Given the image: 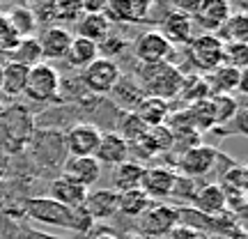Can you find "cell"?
<instances>
[{
	"label": "cell",
	"instance_id": "cell-29",
	"mask_svg": "<svg viewBox=\"0 0 248 239\" xmlns=\"http://www.w3.org/2000/svg\"><path fill=\"white\" fill-rule=\"evenodd\" d=\"M9 62H18L23 67H35L42 62V48L37 37H26V39H18V44L9 51Z\"/></svg>",
	"mask_w": 248,
	"mask_h": 239
},
{
	"label": "cell",
	"instance_id": "cell-41",
	"mask_svg": "<svg viewBox=\"0 0 248 239\" xmlns=\"http://www.w3.org/2000/svg\"><path fill=\"white\" fill-rule=\"evenodd\" d=\"M124 239H145V237H140V235H129V237H124Z\"/></svg>",
	"mask_w": 248,
	"mask_h": 239
},
{
	"label": "cell",
	"instance_id": "cell-32",
	"mask_svg": "<svg viewBox=\"0 0 248 239\" xmlns=\"http://www.w3.org/2000/svg\"><path fill=\"white\" fill-rule=\"evenodd\" d=\"M188 115H191V122H193L195 131H209V129H216V120H214V108L212 101L204 99V101H198V104H191L186 106Z\"/></svg>",
	"mask_w": 248,
	"mask_h": 239
},
{
	"label": "cell",
	"instance_id": "cell-20",
	"mask_svg": "<svg viewBox=\"0 0 248 239\" xmlns=\"http://www.w3.org/2000/svg\"><path fill=\"white\" fill-rule=\"evenodd\" d=\"M191 203H193V209H198L200 214H207V216H221L228 209L225 193H223L221 184H216V182L200 186Z\"/></svg>",
	"mask_w": 248,
	"mask_h": 239
},
{
	"label": "cell",
	"instance_id": "cell-6",
	"mask_svg": "<svg viewBox=\"0 0 248 239\" xmlns=\"http://www.w3.org/2000/svg\"><path fill=\"white\" fill-rule=\"evenodd\" d=\"M188 53H191V62L200 71H214L216 67L223 64V42L221 37L212 35V32H202L191 39L188 44Z\"/></svg>",
	"mask_w": 248,
	"mask_h": 239
},
{
	"label": "cell",
	"instance_id": "cell-35",
	"mask_svg": "<svg viewBox=\"0 0 248 239\" xmlns=\"http://www.w3.org/2000/svg\"><path fill=\"white\" fill-rule=\"evenodd\" d=\"M120 129H122V136L124 141H126V145H131V143H136L138 138H142L145 133H147V127L138 120V117L133 115V113H126V115L122 117V124H120Z\"/></svg>",
	"mask_w": 248,
	"mask_h": 239
},
{
	"label": "cell",
	"instance_id": "cell-23",
	"mask_svg": "<svg viewBox=\"0 0 248 239\" xmlns=\"http://www.w3.org/2000/svg\"><path fill=\"white\" fill-rule=\"evenodd\" d=\"M142 170H145V166L140 161H124V163L115 166L113 168V191L115 193H124V191L140 189Z\"/></svg>",
	"mask_w": 248,
	"mask_h": 239
},
{
	"label": "cell",
	"instance_id": "cell-22",
	"mask_svg": "<svg viewBox=\"0 0 248 239\" xmlns=\"http://www.w3.org/2000/svg\"><path fill=\"white\" fill-rule=\"evenodd\" d=\"M28 83V67L18 62H7L0 67V92L7 97H18L26 92Z\"/></svg>",
	"mask_w": 248,
	"mask_h": 239
},
{
	"label": "cell",
	"instance_id": "cell-5",
	"mask_svg": "<svg viewBox=\"0 0 248 239\" xmlns=\"http://www.w3.org/2000/svg\"><path fill=\"white\" fill-rule=\"evenodd\" d=\"M120 79H122V71L113 58H97L83 69V83L94 95H110Z\"/></svg>",
	"mask_w": 248,
	"mask_h": 239
},
{
	"label": "cell",
	"instance_id": "cell-15",
	"mask_svg": "<svg viewBox=\"0 0 248 239\" xmlns=\"http://www.w3.org/2000/svg\"><path fill=\"white\" fill-rule=\"evenodd\" d=\"M74 35H71V30L62 26H51L46 28L42 37L37 39L39 42V48H42V58L46 60H64V55L69 51V44Z\"/></svg>",
	"mask_w": 248,
	"mask_h": 239
},
{
	"label": "cell",
	"instance_id": "cell-11",
	"mask_svg": "<svg viewBox=\"0 0 248 239\" xmlns=\"http://www.w3.org/2000/svg\"><path fill=\"white\" fill-rule=\"evenodd\" d=\"M62 177L90 189L101 177V166L94 157H69L62 163Z\"/></svg>",
	"mask_w": 248,
	"mask_h": 239
},
{
	"label": "cell",
	"instance_id": "cell-25",
	"mask_svg": "<svg viewBox=\"0 0 248 239\" xmlns=\"http://www.w3.org/2000/svg\"><path fill=\"white\" fill-rule=\"evenodd\" d=\"M97 58H99V46L94 42H90V39H83V37H74L69 44V51L64 55L67 64L74 67V69H85Z\"/></svg>",
	"mask_w": 248,
	"mask_h": 239
},
{
	"label": "cell",
	"instance_id": "cell-36",
	"mask_svg": "<svg viewBox=\"0 0 248 239\" xmlns=\"http://www.w3.org/2000/svg\"><path fill=\"white\" fill-rule=\"evenodd\" d=\"M55 21H69V23H78V18L83 16L80 2H55Z\"/></svg>",
	"mask_w": 248,
	"mask_h": 239
},
{
	"label": "cell",
	"instance_id": "cell-28",
	"mask_svg": "<svg viewBox=\"0 0 248 239\" xmlns=\"http://www.w3.org/2000/svg\"><path fill=\"white\" fill-rule=\"evenodd\" d=\"M9 28L14 30V35L18 39H26V37H32L37 30V14L30 7H14L9 9L7 14Z\"/></svg>",
	"mask_w": 248,
	"mask_h": 239
},
{
	"label": "cell",
	"instance_id": "cell-18",
	"mask_svg": "<svg viewBox=\"0 0 248 239\" xmlns=\"http://www.w3.org/2000/svg\"><path fill=\"white\" fill-rule=\"evenodd\" d=\"M207 85L212 90V97L216 95H232L237 90H244V80H246V71L232 69V67H216L214 71H209L207 76Z\"/></svg>",
	"mask_w": 248,
	"mask_h": 239
},
{
	"label": "cell",
	"instance_id": "cell-31",
	"mask_svg": "<svg viewBox=\"0 0 248 239\" xmlns=\"http://www.w3.org/2000/svg\"><path fill=\"white\" fill-rule=\"evenodd\" d=\"M209 101H212V108H214L216 127L230 124L232 117L237 115V111H239V101L232 95H216V97H209Z\"/></svg>",
	"mask_w": 248,
	"mask_h": 239
},
{
	"label": "cell",
	"instance_id": "cell-17",
	"mask_svg": "<svg viewBox=\"0 0 248 239\" xmlns=\"http://www.w3.org/2000/svg\"><path fill=\"white\" fill-rule=\"evenodd\" d=\"M48 198H53L55 203L64 205V207H69V209H83L85 198H88V189L60 175V177L53 179L51 186H48Z\"/></svg>",
	"mask_w": 248,
	"mask_h": 239
},
{
	"label": "cell",
	"instance_id": "cell-14",
	"mask_svg": "<svg viewBox=\"0 0 248 239\" xmlns=\"http://www.w3.org/2000/svg\"><path fill=\"white\" fill-rule=\"evenodd\" d=\"M152 9H154V5L147 0H113V2H106L104 16L108 21L138 23V21H147Z\"/></svg>",
	"mask_w": 248,
	"mask_h": 239
},
{
	"label": "cell",
	"instance_id": "cell-37",
	"mask_svg": "<svg viewBox=\"0 0 248 239\" xmlns=\"http://www.w3.org/2000/svg\"><path fill=\"white\" fill-rule=\"evenodd\" d=\"M198 189H200V186H195V182L191 177L177 175V177H175V186H172V193L170 195H175V198H179V200H188V203H191Z\"/></svg>",
	"mask_w": 248,
	"mask_h": 239
},
{
	"label": "cell",
	"instance_id": "cell-9",
	"mask_svg": "<svg viewBox=\"0 0 248 239\" xmlns=\"http://www.w3.org/2000/svg\"><path fill=\"white\" fill-rule=\"evenodd\" d=\"M101 138V129L92 122H78L64 133V145L69 157H94V150Z\"/></svg>",
	"mask_w": 248,
	"mask_h": 239
},
{
	"label": "cell",
	"instance_id": "cell-13",
	"mask_svg": "<svg viewBox=\"0 0 248 239\" xmlns=\"http://www.w3.org/2000/svg\"><path fill=\"white\" fill-rule=\"evenodd\" d=\"M129 152L131 147L126 145L120 133L115 131H108V133H101L99 138V145L94 150V159L99 161V166H120L124 161H129Z\"/></svg>",
	"mask_w": 248,
	"mask_h": 239
},
{
	"label": "cell",
	"instance_id": "cell-30",
	"mask_svg": "<svg viewBox=\"0 0 248 239\" xmlns=\"http://www.w3.org/2000/svg\"><path fill=\"white\" fill-rule=\"evenodd\" d=\"M216 37H221V42H239V44H248V14L239 12V14H230V18L225 21V26L216 32Z\"/></svg>",
	"mask_w": 248,
	"mask_h": 239
},
{
	"label": "cell",
	"instance_id": "cell-42",
	"mask_svg": "<svg viewBox=\"0 0 248 239\" xmlns=\"http://www.w3.org/2000/svg\"><path fill=\"white\" fill-rule=\"evenodd\" d=\"M2 111H5V108H2V106H0V115H2Z\"/></svg>",
	"mask_w": 248,
	"mask_h": 239
},
{
	"label": "cell",
	"instance_id": "cell-27",
	"mask_svg": "<svg viewBox=\"0 0 248 239\" xmlns=\"http://www.w3.org/2000/svg\"><path fill=\"white\" fill-rule=\"evenodd\" d=\"M177 97L184 101L186 106H191V104H198V101L209 99L212 97V90L207 85V79H204V76L195 74V76H184Z\"/></svg>",
	"mask_w": 248,
	"mask_h": 239
},
{
	"label": "cell",
	"instance_id": "cell-33",
	"mask_svg": "<svg viewBox=\"0 0 248 239\" xmlns=\"http://www.w3.org/2000/svg\"><path fill=\"white\" fill-rule=\"evenodd\" d=\"M223 64L232 69L246 71L248 67V44L239 42H225L223 44Z\"/></svg>",
	"mask_w": 248,
	"mask_h": 239
},
{
	"label": "cell",
	"instance_id": "cell-2",
	"mask_svg": "<svg viewBox=\"0 0 248 239\" xmlns=\"http://www.w3.org/2000/svg\"><path fill=\"white\" fill-rule=\"evenodd\" d=\"M138 79H140V88L147 92L145 97L168 101L179 95L184 74L170 62H159V64H140Z\"/></svg>",
	"mask_w": 248,
	"mask_h": 239
},
{
	"label": "cell",
	"instance_id": "cell-16",
	"mask_svg": "<svg viewBox=\"0 0 248 239\" xmlns=\"http://www.w3.org/2000/svg\"><path fill=\"white\" fill-rule=\"evenodd\" d=\"M159 32L166 37L172 46L175 44L188 46L191 39H193V21H191V16H186V14L177 12V9H172L170 14L163 16Z\"/></svg>",
	"mask_w": 248,
	"mask_h": 239
},
{
	"label": "cell",
	"instance_id": "cell-12",
	"mask_svg": "<svg viewBox=\"0 0 248 239\" xmlns=\"http://www.w3.org/2000/svg\"><path fill=\"white\" fill-rule=\"evenodd\" d=\"M230 14H232V7L225 0H204V2H200L198 12L191 18H195V26H200L204 32L216 35L225 26V21L230 18Z\"/></svg>",
	"mask_w": 248,
	"mask_h": 239
},
{
	"label": "cell",
	"instance_id": "cell-34",
	"mask_svg": "<svg viewBox=\"0 0 248 239\" xmlns=\"http://www.w3.org/2000/svg\"><path fill=\"white\" fill-rule=\"evenodd\" d=\"M246 186H248V177H246V168L234 163L230 166V170L225 173V177L221 182V189L225 191H239V193H246Z\"/></svg>",
	"mask_w": 248,
	"mask_h": 239
},
{
	"label": "cell",
	"instance_id": "cell-1",
	"mask_svg": "<svg viewBox=\"0 0 248 239\" xmlns=\"http://www.w3.org/2000/svg\"><path fill=\"white\" fill-rule=\"evenodd\" d=\"M26 214L32 221L55 225V228H64V230L88 232L92 228V219L85 214V209H69L64 205L55 203L53 198H48V195L28 198Z\"/></svg>",
	"mask_w": 248,
	"mask_h": 239
},
{
	"label": "cell",
	"instance_id": "cell-21",
	"mask_svg": "<svg viewBox=\"0 0 248 239\" xmlns=\"http://www.w3.org/2000/svg\"><path fill=\"white\" fill-rule=\"evenodd\" d=\"M133 115L138 117L147 129H152V127L166 124V120L170 117V106H168V101H163V99L142 97L140 101L133 106Z\"/></svg>",
	"mask_w": 248,
	"mask_h": 239
},
{
	"label": "cell",
	"instance_id": "cell-7",
	"mask_svg": "<svg viewBox=\"0 0 248 239\" xmlns=\"http://www.w3.org/2000/svg\"><path fill=\"white\" fill-rule=\"evenodd\" d=\"M218 161V152L214 150L212 145H195V147H188L186 152H182L177 159L179 170L184 173V177H204L209 175Z\"/></svg>",
	"mask_w": 248,
	"mask_h": 239
},
{
	"label": "cell",
	"instance_id": "cell-40",
	"mask_svg": "<svg viewBox=\"0 0 248 239\" xmlns=\"http://www.w3.org/2000/svg\"><path fill=\"white\" fill-rule=\"evenodd\" d=\"M92 239H117L115 235H110V232H104V235H94Z\"/></svg>",
	"mask_w": 248,
	"mask_h": 239
},
{
	"label": "cell",
	"instance_id": "cell-26",
	"mask_svg": "<svg viewBox=\"0 0 248 239\" xmlns=\"http://www.w3.org/2000/svg\"><path fill=\"white\" fill-rule=\"evenodd\" d=\"M152 207V200L145 195V191L133 189V191H124L117 193V212H122L124 216L138 219L140 214H145Z\"/></svg>",
	"mask_w": 248,
	"mask_h": 239
},
{
	"label": "cell",
	"instance_id": "cell-39",
	"mask_svg": "<svg viewBox=\"0 0 248 239\" xmlns=\"http://www.w3.org/2000/svg\"><path fill=\"white\" fill-rule=\"evenodd\" d=\"M168 239H204V235L193 230V228H186V225H179L177 223V225L168 232Z\"/></svg>",
	"mask_w": 248,
	"mask_h": 239
},
{
	"label": "cell",
	"instance_id": "cell-24",
	"mask_svg": "<svg viewBox=\"0 0 248 239\" xmlns=\"http://www.w3.org/2000/svg\"><path fill=\"white\" fill-rule=\"evenodd\" d=\"M76 37H83V39H90L94 44H101L104 39L110 32V21H108L104 14H83L76 23Z\"/></svg>",
	"mask_w": 248,
	"mask_h": 239
},
{
	"label": "cell",
	"instance_id": "cell-8",
	"mask_svg": "<svg viewBox=\"0 0 248 239\" xmlns=\"http://www.w3.org/2000/svg\"><path fill=\"white\" fill-rule=\"evenodd\" d=\"M136 58L140 64H159V62H170V55L175 53V46L170 44L159 30H147L136 39Z\"/></svg>",
	"mask_w": 248,
	"mask_h": 239
},
{
	"label": "cell",
	"instance_id": "cell-3",
	"mask_svg": "<svg viewBox=\"0 0 248 239\" xmlns=\"http://www.w3.org/2000/svg\"><path fill=\"white\" fill-rule=\"evenodd\" d=\"M60 90V74L55 67L39 62L35 67L28 69V83H26V95L32 101H51Z\"/></svg>",
	"mask_w": 248,
	"mask_h": 239
},
{
	"label": "cell",
	"instance_id": "cell-19",
	"mask_svg": "<svg viewBox=\"0 0 248 239\" xmlns=\"http://www.w3.org/2000/svg\"><path fill=\"white\" fill-rule=\"evenodd\" d=\"M83 209L88 214L92 223L101 221V219H110L117 212V193L113 189H97V191H88Z\"/></svg>",
	"mask_w": 248,
	"mask_h": 239
},
{
	"label": "cell",
	"instance_id": "cell-10",
	"mask_svg": "<svg viewBox=\"0 0 248 239\" xmlns=\"http://www.w3.org/2000/svg\"><path fill=\"white\" fill-rule=\"evenodd\" d=\"M175 177L177 173L172 168L166 166H150V168L142 170L140 177V191H145V195L154 200H166L172 193V186H175Z\"/></svg>",
	"mask_w": 248,
	"mask_h": 239
},
{
	"label": "cell",
	"instance_id": "cell-38",
	"mask_svg": "<svg viewBox=\"0 0 248 239\" xmlns=\"http://www.w3.org/2000/svg\"><path fill=\"white\" fill-rule=\"evenodd\" d=\"M16 44H18V37L9 28L7 14H0V53H9Z\"/></svg>",
	"mask_w": 248,
	"mask_h": 239
},
{
	"label": "cell",
	"instance_id": "cell-4",
	"mask_svg": "<svg viewBox=\"0 0 248 239\" xmlns=\"http://www.w3.org/2000/svg\"><path fill=\"white\" fill-rule=\"evenodd\" d=\"M177 225V207H170L166 203H152L145 214L138 216L140 237H168V232Z\"/></svg>",
	"mask_w": 248,
	"mask_h": 239
}]
</instances>
